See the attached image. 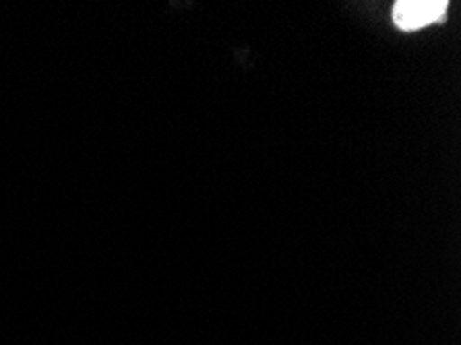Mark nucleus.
Wrapping results in <instances>:
<instances>
[{
	"mask_svg": "<svg viewBox=\"0 0 461 345\" xmlns=\"http://www.w3.org/2000/svg\"><path fill=\"white\" fill-rule=\"evenodd\" d=\"M449 11L447 0H397L391 11L393 23L402 32H420L432 23H441Z\"/></svg>",
	"mask_w": 461,
	"mask_h": 345,
	"instance_id": "obj_1",
	"label": "nucleus"
}]
</instances>
